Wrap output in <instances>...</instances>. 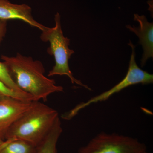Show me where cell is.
Instances as JSON below:
<instances>
[{"label": "cell", "instance_id": "1", "mask_svg": "<svg viewBox=\"0 0 153 153\" xmlns=\"http://www.w3.org/2000/svg\"><path fill=\"white\" fill-rule=\"evenodd\" d=\"M11 78L22 91L30 94L35 101H47L50 94L63 91V88L57 85L54 79L45 76L43 63L31 57L18 53L16 56L2 55Z\"/></svg>", "mask_w": 153, "mask_h": 153}, {"label": "cell", "instance_id": "2", "mask_svg": "<svg viewBox=\"0 0 153 153\" xmlns=\"http://www.w3.org/2000/svg\"><path fill=\"white\" fill-rule=\"evenodd\" d=\"M59 117L56 110L38 101H33L30 108L9 128L5 139L21 140L37 147Z\"/></svg>", "mask_w": 153, "mask_h": 153}, {"label": "cell", "instance_id": "3", "mask_svg": "<svg viewBox=\"0 0 153 153\" xmlns=\"http://www.w3.org/2000/svg\"><path fill=\"white\" fill-rule=\"evenodd\" d=\"M55 27L52 28L45 27L41 31L42 33L40 36L41 41L49 42L50 46L47 49V53L54 56L55 58V65L49 71L48 76L66 75L69 77L73 84L75 83L88 90L91 91L90 87L74 77L69 68L68 61L74 52V50L68 47L70 39L64 37L63 35L59 13H57L55 15Z\"/></svg>", "mask_w": 153, "mask_h": 153}, {"label": "cell", "instance_id": "4", "mask_svg": "<svg viewBox=\"0 0 153 153\" xmlns=\"http://www.w3.org/2000/svg\"><path fill=\"white\" fill-rule=\"evenodd\" d=\"M128 45L131 47L132 52L128 70L123 79L109 90L95 96L88 100L87 101L77 105L73 109L64 114L62 116L63 118L65 120L71 119L82 109L91 105L106 101L112 96L131 85L138 84L147 85L153 83V74L143 70L137 65L135 60L134 45L131 41H129Z\"/></svg>", "mask_w": 153, "mask_h": 153}, {"label": "cell", "instance_id": "5", "mask_svg": "<svg viewBox=\"0 0 153 153\" xmlns=\"http://www.w3.org/2000/svg\"><path fill=\"white\" fill-rule=\"evenodd\" d=\"M146 151V145L137 139L101 132L79 148L77 153H143Z\"/></svg>", "mask_w": 153, "mask_h": 153}, {"label": "cell", "instance_id": "6", "mask_svg": "<svg viewBox=\"0 0 153 153\" xmlns=\"http://www.w3.org/2000/svg\"><path fill=\"white\" fill-rule=\"evenodd\" d=\"M33 101H26L13 97L0 99V137L5 139L11 125L32 105Z\"/></svg>", "mask_w": 153, "mask_h": 153}, {"label": "cell", "instance_id": "7", "mask_svg": "<svg viewBox=\"0 0 153 153\" xmlns=\"http://www.w3.org/2000/svg\"><path fill=\"white\" fill-rule=\"evenodd\" d=\"M19 20L42 31L45 26L33 18L31 7L26 4H13L8 0H0V20Z\"/></svg>", "mask_w": 153, "mask_h": 153}, {"label": "cell", "instance_id": "8", "mask_svg": "<svg viewBox=\"0 0 153 153\" xmlns=\"http://www.w3.org/2000/svg\"><path fill=\"white\" fill-rule=\"evenodd\" d=\"M134 20L139 23L138 27L128 25L126 27L134 33L139 38V44L142 46L143 53L141 60V66L143 67L147 60L153 57V24L148 22L144 15H134Z\"/></svg>", "mask_w": 153, "mask_h": 153}, {"label": "cell", "instance_id": "9", "mask_svg": "<svg viewBox=\"0 0 153 153\" xmlns=\"http://www.w3.org/2000/svg\"><path fill=\"white\" fill-rule=\"evenodd\" d=\"M62 132L63 128L59 117L47 136L37 146L36 153H57V143Z\"/></svg>", "mask_w": 153, "mask_h": 153}, {"label": "cell", "instance_id": "10", "mask_svg": "<svg viewBox=\"0 0 153 153\" xmlns=\"http://www.w3.org/2000/svg\"><path fill=\"white\" fill-rule=\"evenodd\" d=\"M37 147L21 140L14 139L9 143L0 153H36Z\"/></svg>", "mask_w": 153, "mask_h": 153}, {"label": "cell", "instance_id": "11", "mask_svg": "<svg viewBox=\"0 0 153 153\" xmlns=\"http://www.w3.org/2000/svg\"><path fill=\"white\" fill-rule=\"evenodd\" d=\"M5 97H13L26 101H35L32 96L26 93H19L12 90L0 81V99Z\"/></svg>", "mask_w": 153, "mask_h": 153}, {"label": "cell", "instance_id": "12", "mask_svg": "<svg viewBox=\"0 0 153 153\" xmlns=\"http://www.w3.org/2000/svg\"><path fill=\"white\" fill-rule=\"evenodd\" d=\"M0 81L12 90L19 93H25L21 90L14 82L4 62H0Z\"/></svg>", "mask_w": 153, "mask_h": 153}, {"label": "cell", "instance_id": "13", "mask_svg": "<svg viewBox=\"0 0 153 153\" xmlns=\"http://www.w3.org/2000/svg\"><path fill=\"white\" fill-rule=\"evenodd\" d=\"M7 22L0 20V46L7 33Z\"/></svg>", "mask_w": 153, "mask_h": 153}, {"label": "cell", "instance_id": "14", "mask_svg": "<svg viewBox=\"0 0 153 153\" xmlns=\"http://www.w3.org/2000/svg\"><path fill=\"white\" fill-rule=\"evenodd\" d=\"M14 139H9L6 140L2 143L0 144V151L3 148L7 146L9 143L11 141Z\"/></svg>", "mask_w": 153, "mask_h": 153}, {"label": "cell", "instance_id": "15", "mask_svg": "<svg viewBox=\"0 0 153 153\" xmlns=\"http://www.w3.org/2000/svg\"><path fill=\"white\" fill-rule=\"evenodd\" d=\"M5 140L3 139L1 137H0V144L1 143H2Z\"/></svg>", "mask_w": 153, "mask_h": 153}, {"label": "cell", "instance_id": "16", "mask_svg": "<svg viewBox=\"0 0 153 153\" xmlns=\"http://www.w3.org/2000/svg\"><path fill=\"white\" fill-rule=\"evenodd\" d=\"M143 153H149L148 152H147V151H146V152H143Z\"/></svg>", "mask_w": 153, "mask_h": 153}]
</instances>
